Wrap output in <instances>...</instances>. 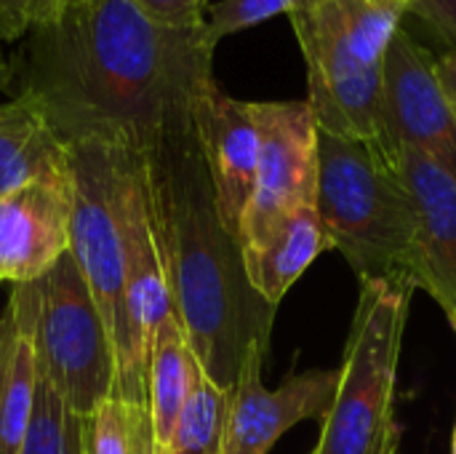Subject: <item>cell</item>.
<instances>
[{"label": "cell", "mask_w": 456, "mask_h": 454, "mask_svg": "<svg viewBox=\"0 0 456 454\" xmlns=\"http://www.w3.org/2000/svg\"><path fill=\"white\" fill-rule=\"evenodd\" d=\"M0 64V88L43 112L64 144L102 142L134 155L200 142L214 80L203 27H163L128 0H69L40 19Z\"/></svg>", "instance_id": "obj_1"}, {"label": "cell", "mask_w": 456, "mask_h": 454, "mask_svg": "<svg viewBox=\"0 0 456 454\" xmlns=\"http://www.w3.org/2000/svg\"><path fill=\"white\" fill-rule=\"evenodd\" d=\"M147 214L171 305L200 369L232 391L246 353L270 351L275 310L251 286L240 241L224 227L200 142L142 161Z\"/></svg>", "instance_id": "obj_2"}, {"label": "cell", "mask_w": 456, "mask_h": 454, "mask_svg": "<svg viewBox=\"0 0 456 454\" xmlns=\"http://www.w3.org/2000/svg\"><path fill=\"white\" fill-rule=\"evenodd\" d=\"M406 13L395 0H305L289 13L318 131L361 142L393 169L401 142L387 115L385 56Z\"/></svg>", "instance_id": "obj_3"}, {"label": "cell", "mask_w": 456, "mask_h": 454, "mask_svg": "<svg viewBox=\"0 0 456 454\" xmlns=\"http://www.w3.org/2000/svg\"><path fill=\"white\" fill-rule=\"evenodd\" d=\"M64 147L72 171L69 254L115 351V399L134 409H147V356L126 294V203L142 158L102 142H72Z\"/></svg>", "instance_id": "obj_4"}, {"label": "cell", "mask_w": 456, "mask_h": 454, "mask_svg": "<svg viewBox=\"0 0 456 454\" xmlns=\"http://www.w3.org/2000/svg\"><path fill=\"white\" fill-rule=\"evenodd\" d=\"M315 211L329 249H337L361 281L414 286L417 209L401 169L361 142L318 131Z\"/></svg>", "instance_id": "obj_5"}, {"label": "cell", "mask_w": 456, "mask_h": 454, "mask_svg": "<svg viewBox=\"0 0 456 454\" xmlns=\"http://www.w3.org/2000/svg\"><path fill=\"white\" fill-rule=\"evenodd\" d=\"M411 284L361 281L339 388L313 454H398L395 377Z\"/></svg>", "instance_id": "obj_6"}, {"label": "cell", "mask_w": 456, "mask_h": 454, "mask_svg": "<svg viewBox=\"0 0 456 454\" xmlns=\"http://www.w3.org/2000/svg\"><path fill=\"white\" fill-rule=\"evenodd\" d=\"M29 286L37 375L67 409L94 417L115 399V351L72 254Z\"/></svg>", "instance_id": "obj_7"}, {"label": "cell", "mask_w": 456, "mask_h": 454, "mask_svg": "<svg viewBox=\"0 0 456 454\" xmlns=\"http://www.w3.org/2000/svg\"><path fill=\"white\" fill-rule=\"evenodd\" d=\"M259 131V163L240 249L265 244L297 209L315 206L318 126L307 102H248Z\"/></svg>", "instance_id": "obj_8"}, {"label": "cell", "mask_w": 456, "mask_h": 454, "mask_svg": "<svg viewBox=\"0 0 456 454\" xmlns=\"http://www.w3.org/2000/svg\"><path fill=\"white\" fill-rule=\"evenodd\" d=\"M267 351L254 345L238 380L230 391V412L222 454H270L275 442L305 420L323 423L337 388L339 369H313L302 375H291L281 383V388L267 391L262 383Z\"/></svg>", "instance_id": "obj_9"}, {"label": "cell", "mask_w": 456, "mask_h": 454, "mask_svg": "<svg viewBox=\"0 0 456 454\" xmlns=\"http://www.w3.org/2000/svg\"><path fill=\"white\" fill-rule=\"evenodd\" d=\"M390 128L456 182V118L436 80V56L403 27L385 56Z\"/></svg>", "instance_id": "obj_10"}, {"label": "cell", "mask_w": 456, "mask_h": 454, "mask_svg": "<svg viewBox=\"0 0 456 454\" xmlns=\"http://www.w3.org/2000/svg\"><path fill=\"white\" fill-rule=\"evenodd\" d=\"M72 230V171L0 198V284L43 278L67 252Z\"/></svg>", "instance_id": "obj_11"}, {"label": "cell", "mask_w": 456, "mask_h": 454, "mask_svg": "<svg viewBox=\"0 0 456 454\" xmlns=\"http://www.w3.org/2000/svg\"><path fill=\"white\" fill-rule=\"evenodd\" d=\"M401 179L417 209L414 286L456 326V182L411 144H401Z\"/></svg>", "instance_id": "obj_12"}, {"label": "cell", "mask_w": 456, "mask_h": 454, "mask_svg": "<svg viewBox=\"0 0 456 454\" xmlns=\"http://www.w3.org/2000/svg\"><path fill=\"white\" fill-rule=\"evenodd\" d=\"M198 139L219 217L240 241V222L254 193L259 163V131L248 102L232 99L216 83L200 104Z\"/></svg>", "instance_id": "obj_13"}, {"label": "cell", "mask_w": 456, "mask_h": 454, "mask_svg": "<svg viewBox=\"0 0 456 454\" xmlns=\"http://www.w3.org/2000/svg\"><path fill=\"white\" fill-rule=\"evenodd\" d=\"M37 391L32 345V286L11 289L0 318V454H21Z\"/></svg>", "instance_id": "obj_14"}, {"label": "cell", "mask_w": 456, "mask_h": 454, "mask_svg": "<svg viewBox=\"0 0 456 454\" xmlns=\"http://www.w3.org/2000/svg\"><path fill=\"white\" fill-rule=\"evenodd\" d=\"M126 246H128V276H126L128 310H131L134 329L147 356L155 337L168 326H179V321L171 305V294L163 278L152 225L147 214L142 166L136 171V179L131 185L128 203H126Z\"/></svg>", "instance_id": "obj_15"}, {"label": "cell", "mask_w": 456, "mask_h": 454, "mask_svg": "<svg viewBox=\"0 0 456 454\" xmlns=\"http://www.w3.org/2000/svg\"><path fill=\"white\" fill-rule=\"evenodd\" d=\"M61 177H69V153L43 112L27 99L0 102V198Z\"/></svg>", "instance_id": "obj_16"}, {"label": "cell", "mask_w": 456, "mask_h": 454, "mask_svg": "<svg viewBox=\"0 0 456 454\" xmlns=\"http://www.w3.org/2000/svg\"><path fill=\"white\" fill-rule=\"evenodd\" d=\"M326 249L329 241L323 235L315 206H302L289 214L265 244L243 252L246 276L254 292L267 305L278 308L286 292Z\"/></svg>", "instance_id": "obj_17"}, {"label": "cell", "mask_w": 456, "mask_h": 454, "mask_svg": "<svg viewBox=\"0 0 456 454\" xmlns=\"http://www.w3.org/2000/svg\"><path fill=\"white\" fill-rule=\"evenodd\" d=\"M200 364L187 345L182 326L163 329L147 353V417L152 454H166L179 412L195 385Z\"/></svg>", "instance_id": "obj_18"}, {"label": "cell", "mask_w": 456, "mask_h": 454, "mask_svg": "<svg viewBox=\"0 0 456 454\" xmlns=\"http://www.w3.org/2000/svg\"><path fill=\"white\" fill-rule=\"evenodd\" d=\"M230 412V391H222L203 369L179 412L166 454H222Z\"/></svg>", "instance_id": "obj_19"}, {"label": "cell", "mask_w": 456, "mask_h": 454, "mask_svg": "<svg viewBox=\"0 0 456 454\" xmlns=\"http://www.w3.org/2000/svg\"><path fill=\"white\" fill-rule=\"evenodd\" d=\"M91 439V417H77L53 388L37 375L32 423L21 454H86Z\"/></svg>", "instance_id": "obj_20"}, {"label": "cell", "mask_w": 456, "mask_h": 454, "mask_svg": "<svg viewBox=\"0 0 456 454\" xmlns=\"http://www.w3.org/2000/svg\"><path fill=\"white\" fill-rule=\"evenodd\" d=\"M91 454H152L147 409L110 399L91 417Z\"/></svg>", "instance_id": "obj_21"}, {"label": "cell", "mask_w": 456, "mask_h": 454, "mask_svg": "<svg viewBox=\"0 0 456 454\" xmlns=\"http://www.w3.org/2000/svg\"><path fill=\"white\" fill-rule=\"evenodd\" d=\"M305 0H219L208 3L206 11V37L216 48L227 35H238L275 16H289Z\"/></svg>", "instance_id": "obj_22"}, {"label": "cell", "mask_w": 456, "mask_h": 454, "mask_svg": "<svg viewBox=\"0 0 456 454\" xmlns=\"http://www.w3.org/2000/svg\"><path fill=\"white\" fill-rule=\"evenodd\" d=\"M142 16L163 27H203L208 0H128Z\"/></svg>", "instance_id": "obj_23"}, {"label": "cell", "mask_w": 456, "mask_h": 454, "mask_svg": "<svg viewBox=\"0 0 456 454\" xmlns=\"http://www.w3.org/2000/svg\"><path fill=\"white\" fill-rule=\"evenodd\" d=\"M45 0H0V40L19 43L43 16Z\"/></svg>", "instance_id": "obj_24"}, {"label": "cell", "mask_w": 456, "mask_h": 454, "mask_svg": "<svg viewBox=\"0 0 456 454\" xmlns=\"http://www.w3.org/2000/svg\"><path fill=\"white\" fill-rule=\"evenodd\" d=\"M409 13L430 27L449 45V51L456 48V0H422L409 8Z\"/></svg>", "instance_id": "obj_25"}, {"label": "cell", "mask_w": 456, "mask_h": 454, "mask_svg": "<svg viewBox=\"0 0 456 454\" xmlns=\"http://www.w3.org/2000/svg\"><path fill=\"white\" fill-rule=\"evenodd\" d=\"M436 80L456 118V48L436 56Z\"/></svg>", "instance_id": "obj_26"}, {"label": "cell", "mask_w": 456, "mask_h": 454, "mask_svg": "<svg viewBox=\"0 0 456 454\" xmlns=\"http://www.w3.org/2000/svg\"><path fill=\"white\" fill-rule=\"evenodd\" d=\"M69 0H45V8H43V16L40 19H45V16H51V13H56L59 8H64Z\"/></svg>", "instance_id": "obj_27"}, {"label": "cell", "mask_w": 456, "mask_h": 454, "mask_svg": "<svg viewBox=\"0 0 456 454\" xmlns=\"http://www.w3.org/2000/svg\"><path fill=\"white\" fill-rule=\"evenodd\" d=\"M395 3H398V5H403V8L409 11V8H414L417 3H422V0H395Z\"/></svg>", "instance_id": "obj_28"}, {"label": "cell", "mask_w": 456, "mask_h": 454, "mask_svg": "<svg viewBox=\"0 0 456 454\" xmlns=\"http://www.w3.org/2000/svg\"><path fill=\"white\" fill-rule=\"evenodd\" d=\"M452 454H456V428H454V442H452Z\"/></svg>", "instance_id": "obj_29"}, {"label": "cell", "mask_w": 456, "mask_h": 454, "mask_svg": "<svg viewBox=\"0 0 456 454\" xmlns=\"http://www.w3.org/2000/svg\"><path fill=\"white\" fill-rule=\"evenodd\" d=\"M86 454H91V439H88V447H86Z\"/></svg>", "instance_id": "obj_30"}, {"label": "cell", "mask_w": 456, "mask_h": 454, "mask_svg": "<svg viewBox=\"0 0 456 454\" xmlns=\"http://www.w3.org/2000/svg\"><path fill=\"white\" fill-rule=\"evenodd\" d=\"M454 334H456V326H454Z\"/></svg>", "instance_id": "obj_31"}]
</instances>
